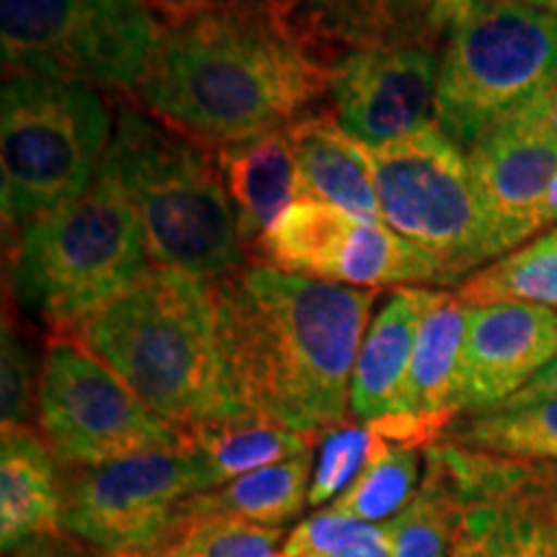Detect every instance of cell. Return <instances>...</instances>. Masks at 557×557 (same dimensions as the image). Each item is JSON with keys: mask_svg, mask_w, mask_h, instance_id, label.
I'll return each instance as SVG.
<instances>
[{"mask_svg": "<svg viewBox=\"0 0 557 557\" xmlns=\"http://www.w3.org/2000/svg\"><path fill=\"white\" fill-rule=\"evenodd\" d=\"M382 436L372 423H341L318 438V459L310 483V506L333 504L361 475L380 449Z\"/></svg>", "mask_w": 557, "mask_h": 557, "instance_id": "31", "label": "cell"}, {"mask_svg": "<svg viewBox=\"0 0 557 557\" xmlns=\"http://www.w3.org/2000/svg\"><path fill=\"white\" fill-rule=\"evenodd\" d=\"M442 50L429 45L351 52L333 67L331 116L357 143H393L434 120Z\"/></svg>", "mask_w": 557, "mask_h": 557, "instance_id": "13", "label": "cell"}, {"mask_svg": "<svg viewBox=\"0 0 557 557\" xmlns=\"http://www.w3.org/2000/svg\"><path fill=\"white\" fill-rule=\"evenodd\" d=\"M423 483L416 498L387 521L389 553L393 557H451L457 506L451 491L434 465L426 462Z\"/></svg>", "mask_w": 557, "mask_h": 557, "instance_id": "30", "label": "cell"}, {"mask_svg": "<svg viewBox=\"0 0 557 557\" xmlns=\"http://www.w3.org/2000/svg\"><path fill=\"white\" fill-rule=\"evenodd\" d=\"M555 78L557 41L547 13L521 0H496L444 45L434 122L468 152Z\"/></svg>", "mask_w": 557, "mask_h": 557, "instance_id": "8", "label": "cell"}, {"mask_svg": "<svg viewBox=\"0 0 557 557\" xmlns=\"http://www.w3.org/2000/svg\"><path fill=\"white\" fill-rule=\"evenodd\" d=\"M457 506L451 557H557V459L436 442L423 451Z\"/></svg>", "mask_w": 557, "mask_h": 557, "instance_id": "11", "label": "cell"}, {"mask_svg": "<svg viewBox=\"0 0 557 557\" xmlns=\"http://www.w3.org/2000/svg\"><path fill=\"white\" fill-rule=\"evenodd\" d=\"M513 120L524 122L527 127L537 129L540 135L557 145V78L542 90L537 99L529 101L519 114H513Z\"/></svg>", "mask_w": 557, "mask_h": 557, "instance_id": "35", "label": "cell"}, {"mask_svg": "<svg viewBox=\"0 0 557 557\" xmlns=\"http://www.w3.org/2000/svg\"><path fill=\"white\" fill-rule=\"evenodd\" d=\"M83 557H169L163 553V547H127V549H83Z\"/></svg>", "mask_w": 557, "mask_h": 557, "instance_id": "38", "label": "cell"}, {"mask_svg": "<svg viewBox=\"0 0 557 557\" xmlns=\"http://www.w3.org/2000/svg\"><path fill=\"white\" fill-rule=\"evenodd\" d=\"M465 336L468 305L457 292H431L416 331L400 416H413L444 431L457 421Z\"/></svg>", "mask_w": 557, "mask_h": 557, "instance_id": "19", "label": "cell"}, {"mask_svg": "<svg viewBox=\"0 0 557 557\" xmlns=\"http://www.w3.org/2000/svg\"><path fill=\"white\" fill-rule=\"evenodd\" d=\"M331 282L346 287L377 289L395 284H447L436 259L416 248L385 222L357 220L348 235Z\"/></svg>", "mask_w": 557, "mask_h": 557, "instance_id": "25", "label": "cell"}, {"mask_svg": "<svg viewBox=\"0 0 557 557\" xmlns=\"http://www.w3.org/2000/svg\"><path fill=\"white\" fill-rule=\"evenodd\" d=\"M212 491L194 451H145L65 478L62 529L90 549L152 547L169 537L178 508Z\"/></svg>", "mask_w": 557, "mask_h": 557, "instance_id": "12", "label": "cell"}, {"mask_svg": "<svg viewBox=\"0 0 557 557\" xmlns=\"http://www.w3.org/2000/svg\"><path fill=\"white\" fill-rule=\"evenodd\" d=\"M367 156L382 222L436 259L447 284L504 259L472 184L468 156L436 122L367 148Z\"/></svg>", "mask_w": 557, "mask_h": 557, "instance_id": "7", "label": "cell"}, {"mask_svg": "<svg viewBox=\"0 0 557 557\" xmlns=\"http://www.w3.org/2000/svg\"><path fill=\"white\" fill-rule=\"evenodd\" d=\"M103 160L137 209L156 267L220 282L246 267V246L218 156L135 107H120Z\"/></svg>", "mask_w": 557, "mask_h": 557, "instance_id": "4", "label": "cell"}, {"mask_svg": "<svg viewBox=\"0 0 557 557\" xmlns=\"http://www.w3.org/2000/svg\"><path fill=\"white\" fill-rule=\"evenodd\" d=\"M173 426L191 431L240 416L230 398L209 287L178 269L152 267L65 336Z\"/></svg>", "mask_w": 557, "mask_h": 557, "instance_id": "3", "label": "cell"}, {"mask_svg": "<svg viewBox=\"0 0 557 557\" xmlns=\"http://www.w3.org/2000/svg\"><path fill=\"white\" fill-rule=\"evenodd\" d=\"M207 3H222V0H189V3H186V9H197V5H207Z\"/></svg>", "mask_w": 557, "mask_h": 557, "instance_id": "43", "label": "cell"}, {"mask_svg": "<svg viewBox=\"0 0 557 557\" xmlns=\"http://www.w3.org/2000/svg\"><path fill=\"white\" fill-rule=\"evenodd\" d=\"M431 289L398 287L389 292L361 341L351 380V418L359 423L395 416L406 389L416 331Z\"/></svg>", "mask_w": 557, "mask_h": 557, "instance_id": "20", "label": "cell"}, {"mask_svg": "<svg viewBox=\"0 0 557 557\" xmlns=\"http://www.w3.org/2000/svg\"><path fill=\"white\" fill-rule=\"evenodd\" d=\"M325 557H393V553H389V537L385 532V537L369 542V545L346 549V553H338V555H325Z\"/></svg>", "mask_w": 557, "mask_h": 557, "instance_id": "39", "label": "cell"}, {"mask_svg": "<svg viewBox=\"0 0 557 557\" xmlns=\"http://www.w3.org/2000/svg\"><path fill=\"white\" fill-rule=\"evenodd\" d=\"M496 0H436L434 5V32L442 47L447 45L451 32H457L465 21L487 9Z\"/></svg>", "mask_w": 557, "mask_h": 557, "instance_id": "34", "label": "cell"}, {"mask_svg": "<svg viewBox=\"0 0 557 557\" xmlns=\"http://www.w3.org/2000/svg\"><path fill=\"white\" fill-rule=\"evenodd\" d=\"M129 3H139V0H129ZM145 3H148V0H145Z\"/></svg>", "mask_w": 557, "mask_h": 557, "instance_id": "46", "label": "cell"}, {"mask_svg": "<svg viewBox=\"0 0 557 557\" xmlns=\"http://www.w3.org/2000/svg\"><path fill=\"white\" fill-rule=\"evenodd\" d=\"M67 534H62V537H41V540H34L29 545L13 549L5 557H83V549H78L73 545V542L65 540Z\"/></svg>", "mask_w": 557, "mask_h": 557, "instance_id": "37", "label": "cell"}, {"mask_svg": "<svg viewBox=\"0 0 557 557\" xmlns=\"http://www.w3.org/2000/svg\"><path fill=\"white\" fill-rule=\"evenodd\" d=\"M521 3H527V5H534V9H542V11H545L549 0H521Z\"/></svg>", "mask_w": 557, "mask_h": 557, "instance_id": "44", "label": "cell"}, {"mask_svg": "<svg viewBox=\"0 0 557 557\" xmlns=\"http://www.w3.org/2000/svg\"><path fill=\"white\" fill-rule=\"evenodd\" d=\"M557 225V173L549 184V189L545 194V201H542V212H540V227L547 230Z\"/></svg>", "mask_w": 557, "mask_h": 557, "instance_id": "40", "label": "cell"}, {"mask_svg": "<svg viewBox=\"0 0 557 557\" xmlns=\"http://www.w3.org/2000/svg\"><path fill=\"white\" fill-rule=\"evenodd\" d=\"M442 442L508 459H557V400L462 416Z\"/></svg>", "mask_w": 557, "mask_h": 557, "instance_id": "27", "label": "cell"}, {"mask_svg": "<svg viewBox=\"0 0 557 557\" xmlns=\"http://www.w3.org/2000/svg\"><path fill=\"white\" fill-rule=\"evenodd\" d=\"M329 86L331 70L292 37L271 0H222L160 21L135 99L220 150L315 114Z\"/></svg>", "mask_w": 557, "mask_h": 557, "instance_id": "2", "label": "cell"}, {"mask_svg": "<svg viewBox=\"0 0 557 557\" xmlns=\"http://www.w3.org/2000/svg\"><path fill=\"white\" fill-rule=\"evenodd\" d=\"M39 434L67 468H99L145 451L189 447V434L139 400L73 338H52L39 372Z\"/></svg>", "mask_w": 557, "mask_h": 557, "instance_id": "10", "label": "cell"}, {"mask_svg": "<svg viewBox=\"0 0 557 557\" xmlns=\"http://www.w3.org/2000/svg\"><path fill=\"white\" fill-rule=\"evenodd\" d=\"M549 233H553V235H555V238H557V227H555V230H549Z\"/></svg>", "mask_w": 557, "mask_h": 557, "instance_id": "45", "label": "cell"}, {"mask_svg": "<svg viewBox=\"0 0 557 557\" xmlns=\"http://www.w3.org/2000/svg\"><path fill=\"white\" fill-rule=\"evenodd\" d=\"M299 45L320 65L382 47L429 45L444 50L434 32L436 0H271Z\"/></svg>", "mask_w": 557, "mask_h": 557, "instance_id": "16", "label": "cell"}, {"mask_svg": "<svg viewBox=\"0 0 557 557\" xmlns=\"http://www.w3.org/2000/svg\"><path fill=\"white\" fill-rule=\"evenodd\" d=\"M158 32L145 0H0L5 75L135 94Z\"/></svg>", "mask_w": 557, "mask_h": 557, "instance_id": "9", "label": "cell"}, {"mask_svg": "<svg viewBox=\"0 0 557 557\" xmlns=\"http://www.w3.org/2000/svg\"><path fill=\"white\" fill-rule=\"evenodd\" d=\"M152 267L137 209L101 160L81 197L21 227L13 250V295L65 336L129 289Z\"/></svg>", "mask_w": 557, "mask_h": 557, "instance_id": "5", "label": "cell"}, {"mask_svg": "<svg viewBox=\"0 0 557 557\" xmlns=\"http://www.w3.org/2000/svg\"><path fill=\"white\" fill-rule=\"evenodd\" d=\"M39 380L34 374V357L21 338L16 325L5 318L3 354H0V406H3V429L29 426L37 413Z\"/></svg>", "mask_w": 557, "mask_h": 557, "instance_id": "33", "label": "cell"}, {"mask_svg": "<svg viewBox=\"0 0 557 557\" xmlns=\"http://www.w3.org/2000/svg\"><path fill=\"white\" fill-rule=\"evenodd\" d=\"M457 297L468 308L519 302L557 310V238L547 233L478 269L459 284Z\"/></svg>", "mask_w": 557, "mask_h": 557, "instance_id": "26", "label": "cell"}, {"mask_svg": "<svg viewBox=\"0 0 557 557\" xmlns=\"http://www.w3.org/2000/svg\"><path fill=\"white\" fill-rule=\"evenodd\" d=\"M312 470H315V459H312V451H308L287 462L230 480L214 491L197 493L184 500L178 511L222 513V517L246 519L263 527H284L299 519L305 506H310Z\"/></svg>", "mask_w": 557, "mask_h": 557, "instance_id": "24", "label": "cell"}, {"mask_svg": "<svg viewBox=\"0 0 557 557\" xmlns=\"http://www.w3.org/2000/svg\"><path fill=\"white\" fill-rule=\"evenodd\" d=\"M186 3H189V0H148L152 13H156L160 21L169 18V16H176V13L186 9Z\"/></svg>", "mask_w": 557, "mask_h": 557, "instance_id": "41", "label": "cell"}, {"mask_svg": "<svg viewBox=\"0 0 557 557\" xmlns=\"http://www.w3.org/2000/svg\"><path fill=\"white\" fill-rule=\"evenodd\" d=\"M421 451L426 449L382 438L380 449L369 459L361 475L329 508L341 517L367 521V524H385L395 519L416 498L423 483Z\"/></svg>", "mask_w": 557, "mask_h": 557, "instance_id": "28", "label": "cell"}, {"mask_svg": "<svg viewBox=\"0 0 557 557\" xmlns=\"http://www.w3.org/2000/svg\"><path fill=\"white\" fill-rule=\"evenodd\" d=\"M547 18H549V26H553V34H555V41H557V0H549L547 3Z\"/></svg>", "mask_w": 557, "mask_h": 557, "instance_id": "42", "label": "cell"}, {"mask_svg": "<svg viewBox=\"0 0 557 557\" xmlns=\"http://www.w3.org/2000/svg\"><path fill=\"white\" fill-rule=\"evenodd\" d=\"M557 359V310L498 302L468 308L459 416L504 406Z\"/></svg>", "mask_w": 557, "mask_h": 557, "instance_id": "14", "label": "cell"}, {"mask_svg": "<svg viewBox=\"0 0 557 557\" xmlns=\"http://www.w3.org/2000/svg\"><path fill=\"white\" fill-rule=\"evenodd\" d=\"M287 532L222 513H186L158 542L169 557H278Z\"/></svg>", "mask_w": 557, "mask_h": 557, "instance_id": "29", "label": "cell"}, {"mask_svg": "<svg viewBox=\"0 0 557 557\" xmlns=\"http://www.w3.org/2000/svg\"><path fill=\"white\" fill-rule=\"evenodd\" d=\"M385 532L387 521L385 524H367V521L341 517V513L325 508V511H318L315 517H308L292 529L278 557L338 555L385 537Z\"/></svg>", "mask_w": 557, "mask_h": 557, "instance_id": "32", "label": "cell"}, {"mask_svg": "<svg viewBox=\"0 0 557 557\" xmlns=\"http://www.w3.org/2000/svg\"><path fill=\"white\" fill-rule=\"evenodd\" d=\"M287 129L302 199L325 201L357 220L382 222L367 145L348 137L331 114H310Z\"/></svg>", "mask_w": 557, "mask_h": 557, "instance_id": "21", "label": "cell"}, {"mask_svg": "<svg viewBox=\"0 0 557 557\" xmlns=\"http://www.w3.org/2000/svg\"><path fill=\"white\" fill-rule=\"evenodd\" d=\"M186 434L212 491L248 472L308 455L320 438L253 413L201 423Z\"/></svg>", "mask_w": 557, "mask_h": 557, "instance_id": "22", "label": "cell"}, {"mask_svg": "<svg viewBox=\"0 0 557 557\" xmlns=\"http://www.w3.org/2000/svg\"><path fill=\"white\" fill-rule=\"evenodd\" d=\"M557 400V359L553 364H547L542 372L534 377L524 389H519L513 398H508L504 406H498L496 410L504 408H524V406H537V403H553Z\"/></svg>", "mask_w": 557, "mask_h": 557, "instance_id": "36", "label": "cell"}, {"mask_svg": "<svg viewBox=\"0 0 557 557\" xmlns=\"http://www.w3.org/2000/svg\"><path fill=\"white\" fill-rule=\"evenodd\" d=\"M60 459L32 426L3 429L0 442V545L9 555L41 537H62L65 480Z\"/></svg>", "mask_w": 557, "mask_h": 557, "instance_id": "17", "label": "cell"}, {"mask_svg": "<svg viewBox=\"0 0 557 557\" xmlns=\"http://www.w3.org/2000/svg\"><path fill=\"white\" fill-rule=\"evenodd\" d=\"M465 156L500 253L542 233V201L557 173L553 139L511 116L485 132Z\"/></svg>", "mask_w": 557, "mask_h": 557, "instance_id": "15", "label": "cell"}, {"mask_svg": "<svg viewBox=\"0 0 557 557\" xmlns=\"http://www.w3.org/2000/svg\"><path fill=\"white\" fill-rule=\"evenodd\" d=\"M357 218L318 199H297L274 220L250 256L287 274L331 282Z\"/></svg>", "mask_w": 557, "mask_h": 557, "instance_id": "23", "label": "cell"}, {"mask_svg": "<svg viewBox=\"0 0 557 557\" xmlns=\"http://www.w3.org/2000/svg\"><path fill=\"white\" fill-rule=\"evenodd\" d=\"M114 116L96 88L41 75H5L0 99V186L5 225L81 197L107 156Z\"/></svg>", "mask_w": 557, "mask_h": 557, "instance_id": "6", "label": "cell"}, {"mask_svg": "<svg viewBox=\"0 0 557 557\" xmlns=\"http://www.w3.org/2000/svg\"><path fill=\"white\" fill-rule=\"evenodd\" d=\"M230 398L320 436L351 418V380L377 292L263 263L209 284Z\"/></svg>", "mask_w": 557, "mask_h": 557, "instance_id": "1", "label": "cell"}, {"mask_svg": "<svg viewBox=\"0 0 557 557\" xmlns=\"http://www.w3.org/2000/svg\"><path fill=\"white\" fill-rule=\"evenodd\" d=\"M214 156L238 220L240 240L246 253H250L278 214L302 199L289 129L263 132L240 143L222 145Z\"/></svg>", "mask_w": 557, "mask_h": 557, "instance_id": "18", "label": "cell"}]
</instances>
